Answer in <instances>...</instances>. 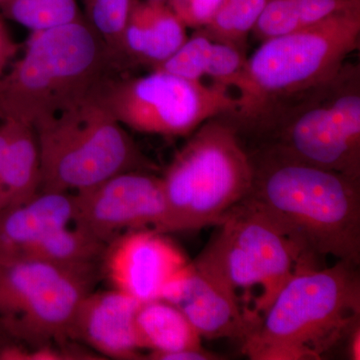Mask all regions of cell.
Here are the masks:
<instances>
[{
	"label": "cell",
	"instance_id": "6da1fadb",
	"mask_svg": "<svg viewBox=\"0 0 360 360\" xmlns=\"http://www.w3.org/2000/svg\"><path fill=\"white\" fill-rule=\"evenodd\" d=\"M245 201L276 225L310 266L319 257L360 264V179L265 148L248 150Z\"/></svg>",
	"mask_w": 360,
	"mask_h": 360
},
{
	"label": "cell",
	"instance_id": "7a4b0ae2",
	"mask_svg": "<svg viewBox=\"0 0 360 360\" xmlns=\"http://www.w3.org/2000/svg\"><path fill=\"white\" fill-rule=\"evenodd\" d=\"M241 141L360 179V68L345 63L326 82L258 111Z\"/></svg>",
	"mask_w": 360,
	"mask_h": 360
},
{
	"label": "cell",
	"instance_id": "3957f363",
	"mask_svg": "<svg viewBox=\"0 0 360 360\" xmlns=\"http://www.w3.org/2000/svg\"><path fill=\"white\" fill-rule=\"evenodd\" d=\"M113 63L84 18L32 32L22 56L0 77V120L33 127L94 94Z\"/></svg>",
	"mask_w": 360,
	"mask_h": 360
},
{
	"label": "cell",
	"instance_id": "277c9868",
	"mask_svg": "<svg viewBox=\"0 0 360 360\" xmlns=\"http://www.w3.org/2000/svg\"><path fill=\"white\" fill-rule=\"evenodd\" d=\"M250 153L225 116L200 125L161 177L167 219L163 232L219 226L250 194Z\"/></svg>",
	"mask_w": 360,
	"mask_h": 360
},
{
	"label": "cell",
	"instance_id": "5b68a950",
	"mask_svg": "<svg viewBox=\"0 0 360 360\" xmlns=\"http://www.w3.org/2000/svg\"><path fill=\"white\" fill-rule=\"evenodd\" d=\"M360 0L314 25L262 41L246 60L232 124L335 75L359 49Z\"/></svg>",
	"mask_w": 360,
	"mask_h": 360
},
{
	"label": "cell",
	"instance_id": "8992f818",
	"mask_svg": "<svg viewBox=\"0 0 360 360\" xmlns=\"http://www.w3.org/2000/svg\"><path fill=\"white\" fill-rule=\"evenodd\" d=\"M39 193H77L116 174L155 165L94 94L33 125Z\"/></svg>",
	"mask_w": 360,
	"mask_h": 360
},
{
	"label": "cell",
	"instance_id": "52a82bcc",
	"mask_svg": "<svg viewBox=\"0 0 360 360\" xmlns=\"http://www.w3.org/2000/svg\"><path fill=\"white\" fill-rule=\"evenodd\" d=\"M357 267L338 260L328 269L296 270L243 341V348L288 343L309 347L322 357L359 322Z\"/></svg>",
	"mask_w": 360,
	"mask_h": 360
},
{
	"label": "cell",
	"instance_id": "ba28073f",
	"mask_svg": "<svg viewBox=\"0 0 360 360\" xmlns=\"http://www.w3.org/2000/svg\"><path fill=\"white\" fill-rule=\"evenodd\" d=\"M94 94L123 127L162 136H187L239 108L229 90L160 70L143 77L105 78Z\"/></svg>",
	"mask_w": 360,
	"mask_h": 360
},
{
	"label": "cell",
	"instance_id": "9c48e42d",
	"mask_svg": "<svg viewBox=\"0 0 360 360\" xmlns=\"http://www.w3.org/2000/svg\"><path fill=\"white\" fill-rule=\"evenodd\" d=\"M86 295L82 277L32 257L0 258V328L30 349L65 340Z\"/></svg>",
	"mask_w": 360,
	"mask_h": 360
},
{
	"label": "cell",
	"instance_id": "30bf717a",
	"mask_svg": "<svg viewBox=\"0 0 360 360\" xmlns=\"http://www.w3.org/2000/svg\"><path fill=\"white\" fill-rule=\"evenodd\" d=\"M72 224L108 243L125 232L153 229L163 232L167 219L161 177L144 170L116 174L75 193Z\"/></svg>",
	"mask_w": 360,
	"mask_h": 360
},
{
	"label": "cell",
	"instance_id": "8fae6325",
	"mask_svg": "<svg viewBox=\"0 0 360 360\" xmlns=\"http://www.w3.org/2000/svg\"><path fill=\"white\" fill-rule=\"evenodd\" d=\"M167 234L153 229H137L106 245L101 274L112 290L141 303L160 300L168 281L189 264Z\"/></svg>",
	"mask_w": 360,
	"mask_h": 360
},
{
	"label": "cell",
	"instance_id": "7c38bea8",
	"mask_svg": "<svg viewBox=\"0 0 360 360\" xmlns=\"http://www.w3.org/2000/svg\"><path fill=\"white\" fill-rule=\"evenodd\" d=\"M160 300L172 303L206 340L236 338L245 341L259 323V315L243 311L238 292L195 262L168 281Z\"/></svg>",
	"mask_w": 360,
	"mask_h": 360
},
{
	"label": "cell",
	"instance_id": "4fadbf2b",
	"mask_svg": "<svg viewBox=\"0 0 360 360\" xmlns=\"http://www.w3.org/2000/svg\"><path fill=\"white\" fill-rule=\"evenodd\" d=\"M245 251L262 277V292L253 311H266L281 288L304 262L296 246L264 214L241 201L219 224Z\"/></svg>",
	"mask_w": 360,
	"mask_h": 360
},
{
	"label": "cell",
	"instance_id": "5bb4252c",
	"mask_svg": "<svg viewBox=\"0 0 360 360\" xmlns=\"http://www.w3.org/2000/svg\"><path fill=\"white\" fill-rule=\"evenodd\" d=\"M141 303L118 290H92L73 315L68 340L84 343L108 359H141L135 329Z\"/></svg>",
	"mask_w": 360,
	"mask_h": 360
},
{
	"label": "cell",
	"instance_id": "9a60e30c",
	"mask_svg": "<svg viewBox=\"0 0 360 360\" xmlns=\"http://www.w3.org/2000/svg\"><path fill=\"white\" fill-rule=\"evenodd\" d=\"M186 26L167 2L134 0L122 41V58L155 70L188 39Z\"/></svg>",
	"mask_w": 360,
	"mask_h": 360
},
{
	"label": "cell",
	"instance_id": "2e32d148",
	"mask_svg": "<svg viewBox=\"0 0 360 360\" xmlns=\"http://www.w3.org/2000/svg\"><path fill=\"white\" fill-rule=\"evenodd\" d=\"M75 193H39L0 210V258L20 255L58 229L72 224Z\"/></svg>",
	"mask_w": 360,
	"mask_h": 360
},
{
	"label": "cell",
	"instance_id": "e0dca14e",
	"mask_svg": "<svg viewBox=\"0 0 360 360\" xmlns=\"http://www.w3.org/2000/svg\"><path fill=\"white\" fill-rule=\"evenodd\" d=\"M137 340L149 354L203 349L202 338L176 307L162 300L142 302L135 316Z\"/></svg>",
	"mask_w": 360,
	"mask_h": 360
},
{
	"label": "cell",
	"instance_id": "ac0fdd59",
	"mask_svg": "<svg viewBox=\"0 0 360 360\" xmlns=\"http://www.w3.org/2000/svg\"><path fill=\"white\" fill-rule=\"evenodd\" d=\"M40 156L34 129L18 123L0 168V210L39 193Z\"/></svg>",
	"mask_w": 360,
	"mask_h": 360
},
{
	"label": "cell",
	"instance_id": "d6986e66",
	"mask_svg": "<svg viewBox=\"0 0 360 360\" xmlns=\"http://www.w3.org/2000/svg\"><path fill=\"white\" fill-rule=\"evenodd\" d=\"M106 245L70 224L45 236L18 257L34 258L65 269L101 274Z\"/></svg>",
	"mask_w": 360,
	"mask_h": 360
},
{
	"label": "cell",
	"instance_id": "ffe728a7",
	"mask_svg": "<svg viewBox=\"0 0 360 360\" xmlns=\"http://www.w3.org/2000/svg\"><path fill=\"white\" fill-rule=\"evenodd\" d=\"M0 7L6 18L32 32L60 27L82 18L77 0H4Z\"/></svg>",
	"mask_w": 360,
	"mask_h": 360
},
{
	"label": "cell",
	"instance_id": "44dd1931",
	"mask_svg": "<svg viewBox=\"0 0 360 360\" xmlns=\"http://www.w3.org/2000/svg\"><path fill=\"white\" fill-rule=\"evenodd\" d=\"M267 0H224L212 22L201 32L214 41L243 47Z\"/></svg>",
	"mask_w": 360,
	"mask_h": 360
},
{
	"label": "cell",
	"instance_id": "7402d4cb",
	"mask_svg": "<svg viewBox=\"0 0 360 360\" xmlns=\"http://www.w3.org/2000/svg\"><path fill=\"white\" fill-rule=\"evenodd\" d=\"M134 0H84L85 18L113 61L122 58V41Z\"/></svg>",
	"mask_w": 360,
	"mask_h": 360
},
{
	"label": "cell",
	"instance_id": "603a6c76",
	"mask_svg": "<svg viewBox=\"0 0 360 360\" xmlns=\"http://www.w3.org/2000/svg\"><path fill=\"white\" fill-rule=\"evenodd\" d=\"M212 47V39L198 30L155 70L167 71L193 82H205Z\"/></svg>",
	"mask_w": 360,
	"mask_h": 360
},
{
	"label": "cell",
	"instance_id": "cb8c5ba5",
	"mask_svg": "<svg viewBox=\"0 0 360 360\" xmlns=\"http://www.w3.org/2000/svg\"><path fill=\"white\" fill-rule=\"evenodd\" d=\"M243 47L227 42L212 40L210 63L205 78H210L213 85L229 90H238L243 75L246 60Z\"/></svg>",
	"mask_w": 360,
	"mask_h": 360
},
{
	"label": "cell",
	"instance_id": "d4e9b609",
	"mask_svg": "<svg viewBox=\"0 0 360 360\" xmlns=\"http://www.w3.org/2000/svg\"><path fill=\"white\" fill-rule=\"evenodd\" d=\"M224 0H167L168 6L186 27L201 30L212 22Z\"/></svg>",
	"mask_w": 360,
	"mask_h": 360
},
{
	"label": "cell",
	"instance_id": "484cf974",
	"mask_svg": "<svg viewBox=\"0 0 360 360\" xmlns=\"http://www.w3.org/2000/svg\"><path fill=\"white\" fill-rule=\"evenodd\" d=\"M243 352L253 360L322 359L309 347L288 343H265L243 348Z\"/></svg>",
	"mask_w": 360,
	"mask_h": 360
},
{
	"label": "cell",
	"instance_id": "4316f807",
	"mask_svg": "<svg viewBox=\"0 0 360 360\" xmlns=\"http://www.w3.org/2000/svg\"><path fill=\"white\" fill-rule=\"evenodd\" d=\"M354 0H296L302 27L319 22Z\"/></svg>",
	"mask_w": 360,
	"mask_h": 360
},
{
	"label": "cell",
	"instance_id": "83f0119b",
	"mask_svg": "<svg viewBox=\"0 0 360 360\" xmlns=\"http://www.w3.org/2000/svg\"><path fill=\"white\" fill-rule=\"evenodd\" d=\"M20 45L11 37L4 20L0 18V77L6 73L11 61L18 56Z\"/></svg>",
	"mask_w": 360,
	"mask_h": 360
},
{
	"label": "cell",
	"instance_id": "f1b7e54d",
	"mask_svg": "<svg viewBox=\"0 0 360 360\" xmlns=\"http://www.w3.org/2000/svg\"><path fill=\"white\" fill-rule=\"evenodd\" d=\"M148 359L155 360H212L219 359V357L210 354L207 350H182V352H170L163 354H148Z\"/></svg>",
	"mask_w": 360,
	"mask_h": 360
},
{
	"label": "cell",
	"instance_id": "f546056e",
	"mask_svg": "<svg viewBox=\"0 0 360 360\" xmlns=\"http://www.w3.org/2000/svg\"><path fill=\"white\" fill-rule=\"evenodd\" d=\"M0 168L6 155L7 148L13 139L18 122L0 120Z\"/></svg>",
	"mask_w": 360,
	"mask_h": 360
},
{
	"label": "cell",
	"instance_id": "4dcf8cb0",
	"mask_svg": "<svg viewBox=\"0 0 360 360\" xmlns=\"http://www.w3.org/2000/svg\"><path fill=\"white\" fill-rule=\"evenodd\" d=\"M349 336H348V355H349L350 359L354 360H359L360 359V349H359V343H360V329H359V322L357 324H355L354 328H352V330L348 333Z\"/></svg>",
	"mask_w": 360,
	"mask_h": 360
},
{
	"label": "cell",
	"instance_id": "1f68e13d",
	"mask_svg": "<svg viewBox=\"0 0 360 360\" xmlns=\"http://www.w3.org/2000/svg\"><path fill=\"white\" fill-rule=\"evenodd\" d=\"M11 342H13V341L9 340L8 336H7L6 333H4V330H2L1 328H0V355H1L4 348H6L7 345H11Z\"/></svg>",
	"mask_w": 360,
	"mask_h": 360
},
{
	"label": "cell",
	"instance_id": "d6a6232c",
	"mask_svg": "<svg viewBox=\"0 0 360 360\" xmlns=\"http://www.w3.org/2000/svg\"><path fill=\"white\" fill-rule=\"evenodd\" d=\"M151 1L167 2V0H151Z\"/></svg>",
	"mask_w": 360,
	"mask_h": 360
},
{
	"label": "cell",
	"instance_id": "836d02e7",
	"mask_svg": "<svg viewBox=\"0 0 360 360\" xmlns=\"http://www.w3.org/2000/svg\"><path fill=\"white\" fill-rule=\"evenodd\" d=\"M4 0H0V4H1L2 2H4Z\"/></svg>",
	"mask_w": 360,
	"mask_h": 360
}]
</instances>
